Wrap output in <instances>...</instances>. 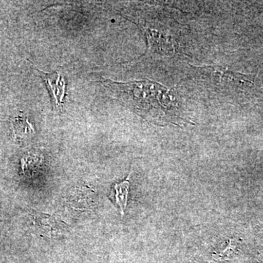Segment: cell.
Returning a JSON list of instances; mask_svg holds the SVG:
<instances>
[{"instance_id":"3","label":"cell","mask_w":263,"mask_h":263,"mask_svg":"<svg viewBox=\"0 0 263 263\" xmlns=\"http://www.w3.org/2000/svg\"><path fill=\"white\" fill-rule=\"evenodd\" d=\"M38 72L41 74V78L46 84L48 91H49L51 97V100L53 105L57 108L62 105L65 100V81L60 72H48L40 70L36 67Z\"/></svg>"},{"instance_id":"5","label":"cell","mask_w":263,"mask_h":263,"mask_svg":"<svg viewBox=\"0 0 263 263\" xmlns=\"http://www.w3.org/2000/svg\"><path fill=\"white\" fill-rule=\"evenodd\" d=\"M15 137L29 136L34 133V129L29 122L28 118L20 115L15 117L12 122Z\"/></svg>"},{"instance_id":"2","label":"cell","mask_w":263,"mask_h":263,"mask_svg":"<svg viewBox=\"0 0 263 263\" xmlns=\"http://www.w3.org/2000/svg\"><path fill=\"white\" fill-rule=\"evenodd\" d=\"M191 67L200 80L220 91L243 89L254 85L253 76L233 72L221 66H191Z\"/></svg>"},{"instance_id":"1","label":"cell","mask_w":263,"mask_h":263,"mask_svg":"<svg viewBox=\"0 0 263 263\" xmlns=\"http://www.w3.org/2000/svg\"><path fill=\"white\" fill-rule=\"evenodd\" d=\"M103 83L115 91L123 103L148 122L160 126L169 124L181 126L190 123L181 117L176 92L163 85L149 80L129 82L105 80Z\"/></svg>"},{"instance_id":"4","label":"cell","mask_w":263,"mask_h":263,"mask_svg":"<svg viewBox=\"0 0 263 263\" xmlns=\"http://www.w3.org/2000/svg\"><path fill=\"white\" fill-rule=\"evenodd\" d=\"M130 176L131 172L128 175L127 179L114 185L116 203L120 208L121 214L122 216H124V210L127 205L128 195H129V186H130V183H129Z\"/></svg>"}]
</instances>
